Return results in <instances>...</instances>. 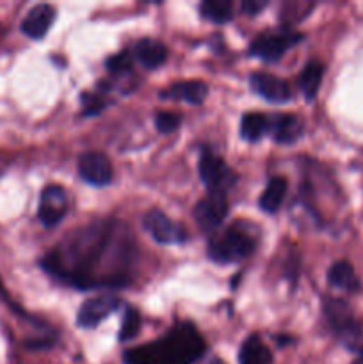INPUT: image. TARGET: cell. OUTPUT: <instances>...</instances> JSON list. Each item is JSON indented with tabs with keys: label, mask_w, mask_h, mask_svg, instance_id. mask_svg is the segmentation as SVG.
I'll return each instance as SVG.
<instances>
[{
	"label": "cell",
	"mask_w": 363,
	"mask_h": 364,
	"mask_svg": "<svg viewBox=\"0 0 363 364\" xmlns=\"http://www.w3.org/2000/svg\"><path fill=\"white\" fill-rule=\"evenodd\" d=\"M80 102L82 114H84V116H96V114H100L105 109V102H103L100 96L91 95V92H84V95L80 96Z\"/></svg>",
	"instance_id": "cell-27"
},
{
	"label": "cell",
	"mask_w": 363,
	"mask_h": 364,
	"mask_svg": "<svg viewBox=\"0 0 363 364\" xmlns=\"http://www.w3.org/2000/svg\"><path fill=\"white\" fill-rule=\"evenodd\" d=\"M238 364H273V354L258 334L246 338L238 350Z\"/></svg>",
	"instance_id": "cell-18"
},
{
	"label": "cell",
	"mask_w": 363,
	"mask_h": 364,
	"mask_svg": "<svg viewBox=\"0 0 363 364\" xmlns=\"http://www.w3.org/2000/svg\"><path fill=\"white\" fill-rule=\"evenodd\" d=\"M198 169L199 178L205 183L209 194H226L228 188L237 180V176L226 166V162L223 159H219L214 151H210V149H205L201 153Z\"/></svg>",
	"instance_id": "cell-5"
},
{
	"label": "cell",
	"mask_w": 363,
	"mask_h": 364,
	"mask_svg": "<svg viewBox=\"0 0 363 364\" xmlns=\"http://www.w3.org/2000/svg\"><path fill=\"white\" fill-rule=\"evenodd\" d=\"M132 60H134L132 53L125 50V52H120V53H116V55L109 57L105 63V68L109 73L123 75V73H127V71L132 70Z\"/></svg>",
	"instance_id": "cell-25"
},
{
	"label": "cell",
	"mask_w": 363,
	"mask_h": 364,
	"mask_svg": "<svg viewBox=\"0 0 363 364\" xmlns=\"http://www.w3.org/2000/svg\"><path fill=\"white\" fill-rule=\"evenodd\" d=\"M269 134V117L260 112H248L242 116L241 135L249 142H256Z\"/></svg>",
	"instance_id": "cell-20"
},
{
	"label": "cell",
	"mask_w": 363,
	"mask_h": 364,
	"mask_svg": "<svg viewBox=\"0 0 363 364\" xmlns=\"http://www.w3.org/2000/svg\"><path fill=\"white\" fill-rule=\"evenodd\" d=\"M206 343L192 323H177L166 336L152 343L130 348L125 364H194L203 358Z\"/></svg>",
	"instance_id": "cell-2"
},
{
	"label": "cell",
	"mask_w": 363,
	"mask_h": 364,
	"mask_svg": "<svg viewBox=\"0 0 363 364\" xmlns=\"http://www.w3.org/2000/svg\"><path fill=\"white\" fill-rule=\"evenodd\" d=\"M78 174L84 181L95 187H105L112 181V164L103 153L88 151L78 159Z\"/></svg>",
	"instance_id": "cell-9"
},
{
	"label": "cell",
	"mask_w": 363,
	"mask_h": 364,
	"mask_svg": "<svg viewBox=\"0 0 363 364\" xmlns=\"http://www.w3.org/2000/svg\"><path fill=\"white\" fill-rule=\"evenodd\" d=\"M305 124L295 114H276L269 117V134L278 144H294L302 135Z\"/></svg>",
	"instance_id": "cell-13"
},
{
	"label": "cell",
	"mask_w": 363,
	"mask_h": 364,
	"mask_svg": "<svg viewBox=\"0 0 363 364\" xmlns=\"http://www.w3.org/2000/svg\"><path fill=\"white\" fill-rule=\"evenodd\" d=\"M267 4H269L267 0H244V2L241 4V9L244 11L248 16H256L260 11L265 9Z\"/></svg>",
	"instance_id": "cell-28"
},
{
	"label": "cell",
	"mask_w": 363,
	"mask_h": 364,
	"mask_svg": "<svg viewBox=\"0 0 363 364\" xmlns=\"http://www.w3.org/2000/svg\"><path fill=\"white\" fill-rule=\"evenodd\" d=\"M132 57L137 60L141 66L148 68V70H155V68L162 66L167 59V48L157 39L142 38L139 39L132 50Z\"/></svg>",
	"instance_id": "cell-16"
},
{
	"label": "cell",
	"mask_w": 363,
	"mask_h": 364,
	"mask_svg": "<svg viewBox=\"0 0 363 364\" xmlns=\"http://www.w3.org/2000/svg\"><path fill=\"white\" fill-rule=\"evenodd\" d=\"M301 39L302 34L288 27L278 28V31H267L253 39L251 46H249V53L260 57L262 60H267V63H276L288 48L298 45Z\"/></svg>",
	"instance_id": "cell-4"
},
{
	"label": "cell",
	"mask_w": 363,
	"mask_h": 364,
	"mask_svg": "<svg viewBox=\"0 0 363 364\" xmlns=\"http://www.w3.org/2000/svg\"><path fill=\"white\" fill-rule=\"evenodd\" d=\"M352 364H363V350H362V354H359V358L356 359V361L352 363Z\"/></svg>",
	"instance_id": "cell-29"
},
{
	"label": "cell",
	"mask_w": 363,
	"mask_h": 364,
	"mask_svg": "<svg viewBox=\"0 0 363 364\" xmlns=\"http://www.w3.org/2000/svg\"><path fill=\"white\" fill-rule=\"evenodd\" d=\"M322 75H324V66L319 63V60H310L308 64L305 66L302 70L301 78V89H302V95L308 102H312L313 98L317 96L320 87V82H322Z\"/></svg>",
	"instance_id": "cell-21"
},
{
	"label": "cell",
	"mask_w": 363,
	"mask_h": 364,
	"mask_svg": "<svg viewBox=\"0 0 363 364\" xmlns=\"http://www.w3.org/2000/svg\"><path fill=\"white\" fill-rule=\"evenodd\" d=\"M56 20V9L48 4L34 6L21 21V32L31 39H41Z\"/></svg>",
	"instance_id": "cell-14"
},
{
	"label": "cell",
	"mask_w": 363,
	"mask_h": 364,
	"mask_svg": "<svg viewBox=\"0 0 363 364\" xmlns=\"http://www.w3.org/2000/svg\"><path fill=\"white\" fill-rule=\"evenodd\" d=\"M327 283L333 288L347 291V294H356L359 290V287H362L354 269H352V265L349 262L333 263L331 269L327 270Z\"/></svg>",
	"instance_id": "cell-17"
},
{
	"label": "cell",
	"mask_w": 363,
	"mask_h": 364,
	"mask_svg": "<svg viewBox=\"0 0 363 364\" xmlns=\"http://www.w3.org/2000/svg\"><path fill=\"white\" fill-rule=\"evenodd\" d=\"M209 95V87L201 80H184L177 82L169 89L160 92V98L177 100V102H187L192 105H199Z\"/></svg>",
	"instance_id": "cell-15"
},
{
	"label": "cell",
	"mask_w": 363,
	"mask_h": 364,
	"mask_svg": "<svg viewBox=\"0 0 363 364\" xmlns=\"http://www.w3.org/2000/svg\"><path fill=\"white\" fill-rule=\"evenodd\" d=\"M125 226L96 223L64 238L56 251L48 252L41 265L50 276L70 283L78 290L98 288L96 269L110 262L109 255H130L132 240H125Z\"/></svg>",
	"instance_id": "cell-1"
},
{
	"label": "cell",
	"mask_w": 363,
	"mask_h": 364,
	"mask_svg": "<svg viewBox=\"0 0 363 364\" xmlns=\"http://www.w3.org/2000/svg\"><path fill=\"white\" fill-rule=\"evenodd\" d=\"M228 215L226 194H209L194 206V220L203 231H214Z\"/></svg>",
	"instance_id": "cell-10"
},
{
	"label": "cell",
	"mask_w": 363,
	"mask_h": 364,
	"mask_svg": "<svg viewBox=\"0 0 363 364\" xmlns=\"http://www.w3.org/2000/svg\"><path fill=\"white\" fill-rule=\"evenodd\" d=\"M182 123V117L174 112H160L157 114L155 117V124H157V130L160 134H171V132L177 130Z\"/></svg>",
	"instance_id": "cell-26"
},
{
	"label": "cell",
	"mask_w": 363,
	"mask_h": 364,
	"mask_svg": "<svg viewBox=\"0 0 363 364\" xmlns=\"http://www.w3.org/2000/svg\"><path fill=\"white\" fill-rule=\"evenodd\" d=\"M117 308H120V299L114 297V295H98V297L88 299L77 313L78 327L93 329Z\"/></svg>",
	"instance_id": "cell-11"
},
{
	"label": "cell",
	"mask_w": 363,
	"mask_h": 364,
	"mask_svg": "<svg viewBox=\"0 0 363 364\" xmlns=\"http://www.w3.org/2000/svg\"><path fill=\"white\" fill-rule=\"evenodd\" d=\"M324 315H326L327 322L333 327L335 333L340 334L344 340L352 341L358 338V323L354 322V316H352L351 306L347 304L342 299L335 297H326L322 302Z\"/></svg>",
	"instance_id": "cell-7"
},
{
	"label": "cell",
	"mask_w": 363,
	"mask_h": 364,
	"mask_svg": "<svg viewBox=\"0 0 363 364\" xmlns=\"http://www.w3.org/2000/svg\"><path fill=\"white\" fill-rule=\"evenodd\" d=\"M313 7H315V4L301 2V0H295V2H285L280 9V20L283 21L285 27L290 28V25L299 23L301 20H305V18L312 13Z\"/></svg>",
	"instance_id": "cell-23"
},
{
	"label": "cell",
	"mask_w": 363,
	"mask_h": 364,
	"mask_svg": "<svg viewBox=\"0 0 363 364\" xmlns=\"http://www.w3.org/2000/svg\"><path fill=\"white\" fill-rule=\"evenodd\" d=\"M285 196H287V180L281 176H273L267 183L265 191L260 196V208L265 213H276L283 205Z\"/></svg>",
	"instance_id": "cell-19"
},
{
	"label": "cell",
	"mask_w": 363,
	"mask_h": 364,
	"mask_svg": "<svg viewBox=\"0 0 363 364\" xmlns=\"http://www.w3.org/2000/svg\"><path fill=\"white\" fill-rule=\"evenodd\" d=\"M68 212V196L66 191L59 185H48L43 188L39 198L38 217L43 226L53 228L64 219Z\"/></svg>",
	"instance_id": "cell-8"
},
{
	"label": "cell",
	"mask_w": 363,
	"mask_h": 364,
	"mask_svg": "<svg viewBox=\"0 0 363 364\" xmlns=\"http://www.w3.org/2000/svg\"><path fill=\"white\" fill-rule=\"evenodd\" d=\"M256 240L248 228L233 224L219 238L209 244V258L216 263H235L255 251Z\"/></svg>",
	"instance_id": "cell-3"
},
{
	"label": "cell",
	"mask_w": 363,
	"mask_h": 364,
	"mask_svg": "<svg viewBox=\"0 0 363 364\" xmlns=\"http://www.w3.org/2000/svg\"><path fill=\"white\" fill-rule=\"evenodd\" d=\"M144 231L159 244H184L187 242L189 233L182 224L174 223L159 210H152L142 219Z\"/></svg>",
	"instance_id": "cell-6"
},
{
	"label": "cell",
	"mask_w": 363,
	"mask_h": 364,
	"mask_svg": "<svg viewBox=\"0 0 363 364\" xmlns=\"http://www.w3.org/2000/svg\"><path fill=\"white\" fill-rule=\"evenodd\" d=\"M199 13L206 21H212L217 25L228 23L233 16L231 4L228 0H205L199 6Z\"/></svg>",
	"instance_id": "cell-22"
},
{
	"label": "cell",
	"mask_w": 363,
	"mask_h": 364,
	"mask_svg": "<svg viewBox=\"0 0 363 364\" xmlns=\"http://www.w3.org/2000/svg\"><path fill=\"white\" fill-rule=\"evenodd\" d=\"M251 89L270 103H285L290 100L292 91L283 78L270 73H253L249 77Z\"/></svg>",
	"instance_id": "cell-12"
},
{
	"label": "cell",
	"mask_w": 363,
	"mask_h": 364,
	"mask_svg": "<svg viewBox=\"0 0 363 364\" xmlns=\"http://www.w3.org/2000/svg\"><path fill=\"white\" fill-rule=\"evenodd\" d=\"M210 364H224V363H223V361H219V359H214V361L210 363Z\"/></svg>",
	"instance_id": "cell-30"
},
{
	"label": "cell",
	"mask_w": 363,
	"mask_h": 364,
	"mask_svg": "<svg viewBox=\"0 0 363 364\" xmlns=\"http://www.w3.org/2000/svg\"><path fill=\"white\" fill-rule=\"evenodd\" d=\"M141 331V315L137 313V309L134 308H127V313H125L123 323H121L120 329V341H130L134 340L135 336Z\"/></svg>",
	"instance_id": "cell-24"
}]
</instances>
